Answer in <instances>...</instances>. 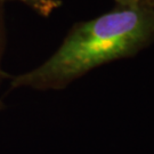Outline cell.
<instances>
[{"label":"cell","instance_id":"1","mask_svg":"<svg viewBox=\"0 0 154 154\" xmlns=\"http://www.w3.org/2000/svg\"><path fill=\"white\" fill-rule=\"evenodd\" d=\"M154 41V4L145 0L75 23L40 65L11 77V88L61 90L91 70L129 58Z\"/></svg>","mask_w":154,"mask_h":154},{"label":"cell","instance_id":"2","mask_svg":"<svg viewBox=\"0 0 154 154\" xmlns=\"http://www.w3.org/2000/svg\"><path fill=\"white\" fill-rule=\"evenodd\" d=\"M21 2L42 17L50 16L62 6V0H4Z\"/></svg>","mask_w":154,"mask_h":154},{"label":"cell","instance_id":"3","mask_svg":"<svg viewBox=\"0 0 154 154\" xmlns=\"http://www.w3.org/2000/svg\"><path fill=\"white\" fill-rule=\"evenodd\" d=\"M4 0H0V86L6 77L5 72L2 70V56L5 49V15H4ZM1 104V103H0Z\"/></svg>","mask_w":154,"mask_h":154},{"label":"cell","instance_id":"4","mask_svg":"<svg viewBox=\"0 0 154 154\" xmlns=\"http://www.w3.org/2000/svg\"><path fill=\"white\" fill-rule=\"evenodd\" d=\"M116 6L119 7H134L140 5L145 0H113Z\"/></svg>","mask_w":154,"mask_h":154},{"label":"cell","instance_id":"5","mask_svg":"<svg viewBox=\"0 0 154 154\" xmlns=\"http://www.w3.org/2000/svg\"><path fill=\"white\" fill-rule=\"evenodd\" d=\"M149 1H151V2H153L154 4V0H149Z\"/></svg>","mask_w":154,"mask_h":154},{"label":"cell","instance_id":"6","mask_svg":"<svg viewBox=\"0 0 154 154\" xmlns=\"http://www.w3.org/2000/svg\"><path fill=\"white\" fill-rule=\"evenodd\" d=\"M0 110H1V104H0Z\"/></svg>","mask_w":154,"mask_h":154}]
</instances>
